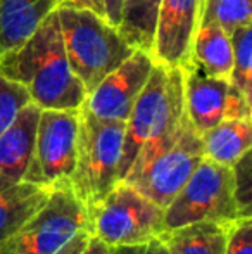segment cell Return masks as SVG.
Wrapping results in <instances>:
<instances>
[{
	"label": "cell",
	"mask_w": 252,
	"mask_h": 254,
	"mask_svg": "<svg viewBox=\"0 0 252 254\" xmlns=\"http://www.w3.org/2000/svg\"><path fill=\"white\" fill-rule=\"evenodd\" d=\"M202 0H161L151 56L168 67L192 66V44L201 17Z\"/></svg>",
	"instance_id": "cell-11"
},
{
	"label": "cell",
	"mask_w": 252,
	"mask_h": 254,
	"mask_svg": "<svg viewBox=\"0 0 252 254\" xmlns=\"http://www.w3.org/2000/svg\"><path fill=\"white\" fill-rule=\"evenodd\" d=\"M202 7L226 35L239 26L252 24V0H202Z\"/></svg>",
	"instance_id": "cell-21"
},
{
	"label": "cell",
	"mask_w": 252,
	"mask_h": 254,
	"mask_svg": "<svg viewBox=\"0 0 252 254\" xmlns=\"http://www.w3.org/2000/svg\"><path fill=\"white\" fill-rule=\"evenodd\" d=\"M31 102L26 87L0 74V135L10 127L19 111Z\"/></svg>",
	"instance_id": "cell-22"
},
{
	"label": "cell",
	"mask_w": 252,
	"mask_h": 254,
	"mask_svg": "<svg viewBox=\"0 0 252 254\" xmlns=\"http://www.w3.org/2000/svg\"><path fill=\"white\" fill-rule=\"evenodd\" d=\"M240 218L244 216L233 194L232 168L204 157L176 197L164 207V230L195 221L228 227Z\"/></svg>",
	"instance_id": "cell-5"
},
{
	"label": "cell",
	"mask_w": 252,
	"mask_h": 254,
	"mask_svg": "<svg viewBox=\"0 0 252 254\" xmlns=\"http://www.w3.org/2000/svg\"><path fill=\"white\" fill-rule=\"evenodd\" d=\"M57 7H73V9H88L104 17V0H57ZM105 19V17H104Z\"/></svg>",
	"instance_id": "cell-26"
},
{
	"label": "cell",
	"mask_w": 252,
	"mask_h": 254,
	"mask_svg": "<svg viewBox=\"0 0 252 254\" xmlns=\"http://www.w3.org/2000/svg\"><path fill=\"white\" fill-rule=\"evenodd\" d=\"M226 230L214 221H195L164 230L159 239L171 254H225Z\"/></svg>",
	"instance_id": "cell-18"
},
{
	"label": "cell",
	"mask_w": 252,
	"mask_h": 254,
	"mask_svg": "<svg viewBox=\"0 0 252 254\" xmlns=\"http://www.w3.org/2000/svg\"><path fill=\"white\" fill-rule=\"evenodd\" d=\"M233 64L230 85L252 101V24L239 26L232 35Z\"/></svg>",
	"instance_id": "cell-20"
},
{
	"label": "cell",
	"mask_w": 252,
	"mask_h": 254,
	"mask_svg": "<svg viewBox=\"0 0 252 254\" xmlns=\"http://www.w3.org/2000/svg\"><path fill=\"white\" fill-rule=\"evenodd\" d=\"M55 9L57 0H0V57L21 47Z\"/></svg>",
	"instance_id": "cell-14"
},
{
	"label": "cell",
	"mask_w": 252,
	"mask_h": 254,
	"mask_svg": "<svg viewBox=\"0 0 252 254\" xmlns=\"http://www.w3.org/2000/svg\"><path fill=\"white\" fill-rule=\"evenodd\" d=\"M123 0H104V17L111 26L119 28L121 24Z\"/></svg>",
	"instance_id": "cell-28"
},
{
	"label": "cell",
	"mask_w": 252,
	"mask_h": 254,
	"mask_svg": "<svg viewBox=\"0 0 252 254\" xmlns=\"http://www.w3.org/2000/svg\"><path fill=\"white\" fill-rule=\"evenodd\" d=\"M182 71L187 120L202 135L226 120L230 80L209 76L194 64Z\"/></svg>",
	"instance_id": "cell-12"
},
{
	"label": "cell",
	"mask_w": 252,
	"mask_h": 254,
	"mask_svg": "<svg viewBox=\"0 0 252 254\" xmlns=\"http://www.w3.org/2000/svg\"><path fill=\"white\" fill-rule=\"evenodd\" d=\"M90 235H92L90 230L78 232V234L74 235V237L71 239L66 246H64L61 251H57L55 254H81V251L85 249V246H87L88 239H90Z\"/></svg>",
	"instance_id": "cell-27"
},
{
	"label": "cell",
	"mask_w": 252,
	"mask_h": 254,
	"mask_svg": "<svg viewBox=\"0 0 252 254\" xmlns=\"http://www.w3.org/2000/svg\"><path fill=\"white\" fill-rule=\"evenodd\" d=\"M225 254H252V218H240L228 225Z\"/></svg>",
	"instance_id": "cell-24"
},
{
	"label": "cell",
	"mask_w": 252,
	"mask_h": 254,
	"mask_svg": "<svg viewBox=\"0 0 252 254\" xmlns=\"http://www.w3.org/2000/svg\"><path fill=\"white\" fill-rule=\"evenodd\" d=\"M161 0H123L119 33L135 49L152 52L155 21Z\"/></svg>",
	"instance_id": "cell-19"
},
{
	"label": "cell",
	"mask_w": 252,
	"mask_h": 254,
	"mask_svg": "<svg viewBox=\"0 0 252 254\" xmlns=\"http://www.w3.org/2000/svg\"><path fill=\"white\" fill-rule=\"evenodd\" d=\"M78 116L80 109H42L31 163L23 182L45 189L69 187L76 164Z\"/></svg>",
	"instance_id": "cell-8"
},
{
	"label": "cell",
	"mask_w": 252,
	"mask_h": 254,
	"mask_svg": "<svg viewBox=\"0 0 252 254\" xmlns=\"http://www.w3.org/2000/svg\"><path fill=\"white\" fill-rule=\"evenodd\" d=\"M40 107L30 102L0 135V178L23 182L31 163Z\"/></svg>",
	"instance_id": "cell-13"
},
{
	"label": "cell",
	"mask_w": 252,
	"mask_h": 254,
	"mask_svg": "<svg viewBox=\"0 0 252 254\" xmlns=\"http://www.w3.org/2000/svg\"><path fill=\"white\" fill-rule=\"evenodd\" d=\"M109 254H171L164 242L159 237L151 239L147 242L135 246H118V248H109Z\"/></svg>",
	"instance_id": "cell-25"
},
{
	"label": "cell",
	"mask_w": 252,
	"mask_h": 254,
	"mask_svg": "<svg viewBox=\"0 0 252 254\" xmlns=\"http://www.w3.org/2000/svg\"><path fill=\"white\" fill-rule=\"evenodd\" d=\"M81 230H90L88 211L69 187L54 189L44 206L0 246V254H55Z\"/></svg>",
	"instance_id": "cell-7"
},
{
	"label": "cell",
	"mask_w": 252,
	"mask_h": 254,
	"mask_svg": "<svg viewBox=\"0 0 252 254\" xmlns=\"http://www.w3.org/2000/svg\"><path fill=\"white\" fill-rule=\"evenodd\" d=\"M204 159L202 137L187 121L178 140L151 163L130 173L125 180L140 194L164 209L189 182L199 163Z\"/></svg>",
	"instance_id": "cell-9"
},
{
	"label": "cell",
	"mask_w": 252,
	"mask_h": 254,
	"mask_svg": "<svg viewBox=\"0 0 252 254\" xmlns=\"http://www.w3.org/2000/svg\"><path fill=\"white\" fill-rule=\"evenodd\" d=\"M202 151L204 157L223 166L232 168L252 147V121L246 120H223L211 130L204 131Z\"/></svg>",
	"instance_id": "cell-17"
},
{
	"label": "cell",
	"mask_w": 252,
	"mask_h": 254,
	"mask_svg": "<svg viewBox=\"0 0 252 254\" xmlns=\"http://www.w3.org/2000/svg\"><path fill=\"white\" fill-rule=\"evenodd\" d=\"M50 189L30 182H7L0 178V246L44 206Z\"/></svg>",
	"instance_id": "cell-16"
},
{
	"label": "cell",
	"mask_w": 252,
	"mask_h": 254,
	"mask_svg": "<svg viewBox=\"0 0 252 254\" xmlns=\"http://www.w3.org/2000/svg\"><path fill=\"white\" fill-rule=\"evenodd\" d=\"M192 64L209 76L230 78L233 64V49L230 35L201 7L197 31L192 44Z\"/></svg>",
	"instance_id": "cell-15"
},
{
	"label": "cell",
	"mask_w": 252,
	"mask_h": 254,
	"mask_svg": "<svg viewBox=\"0 0 252 254\" xmlns=\"http://www.w3.org/2000/svg\"><path fill=\"white\" fill-rule=\"evenodd\" d=\"M0 74L24 85L40 109H80L87 99V88L67 63L55 10L21 47L0 57Z\"/></svg>",
	"instance_id": "cell-2"
},
{
	"label": "cell",
	"mask_w": 252,
	"mask_h": 254,
	"mask_svg": "<svg viewBox=\"0 0 252 254\" xmlns=\"http://www.w3.org/2000/svg\"><path fill=\"white\" fill-rule=\"evenodd\" d=\"M90 230L109 248L142 244L164 232V209L130 184L118 182L90 211Z\"/></svg>",
	"instance_id": "cell-6"
},
{
	"label": "cell",
	"mask_w": 252,
	"mask_h": 254,
	"mask_svg": "<svg viewBox=\"0 0 252 254\" xmlns=\"http://www.w3.org/2000/svg\"><path fill=\"white\" fill-rule=\"evenodd\" d=\"M251 151L246 152L232 166L233 173V194L244 218H252V170Z\"/></svg>",
	"instance_id": "cell-23"
},
{
	"label": "cell",
	"mask_w": 252,
	"mask_h": 254,
	"mask_svg": "<svg viewBox=\"0 0 252 254\" xmlns=\"http://www.w3.org/2000/svg\"><path fill=\"white\" fill-rule=\"evenodd\" d=\"M154 66L155 61L151 54L135 49L125 63L111 71L87 95L83 106L99 118L126 121Z\"/></svg>",
	"instance_id": "cell-10"
},
{
	"label": "cell",
	"mask_w": 252,
	"mask_h": 254,
	"mask_svg": "<svg viewBox=\"0 0 252 254\" xmlns=\"http://www.w3.org/2000/svg\"><path fill=\"white\" fill-rule=\"evenodd\" d=\"M67 63L87 95L135 52L118 28L111 26L99 14L88 9L57 7Z\"/></svg>",
	"instance_id": "cell-3"
},
{
	"label": "cell",
	"mask_w": 252,
	"mask_h": 254,
	"mask_svg": "<svg viewBox=\"0 0 252 254\" xmlns=\"http://www.w3.org/2000/svg\"><path fill=\"white\" fill-rule=\"evenodd\" d=\"M81 254H109V246L105 242H102L99 237H95V235H90Z\"/></svg>",
	"instance_id": "cell-29"
},
{
	"label": "cell",
	"mask_w": 252,
	"mask_h": 254,
	"mask_svg": "<svg viewBox=\"0 0 252 254\" xmlns=\"http://www.w3.org/2000/svg\"><path fill=\"white\" fill-rule=\"evenodd\" d=\"M183 71L155 63L126 120L119 182L171 147L187 125Z\"/></svg>",
	"instance_id": "cell-1"
},
{
	"label": "cell",
	"mask_w": 252,
	"mask_h": 254,
	"mask_svg": "<svg viewBox=\"0 0 252 254\" xmlns=\"http://www.w3.org/2000/svg\"><path fill=\"white\" fill-rule=\"evenodd\" d=\"M125 130L126 121L99 118L85 106L80 107L76 164L69 189L88 214L119 182Z\"/></svg>",
	"instance_id": "cell-4"
}]
</instances>
